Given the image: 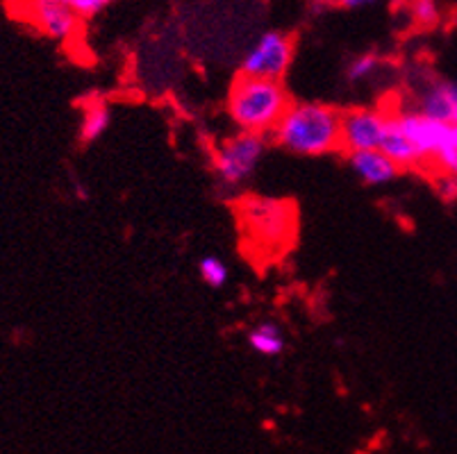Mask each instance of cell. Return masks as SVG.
Returning <instances> with one entry per match:
<instances>
[{
  "mask_svg": "<svg viewBox=\"0 0 457 454\" xmlns=\"http://www.w3.org/2000/svg\"><path fill=\"white\" fill-rule=\"evenodd\" d=\"M271 136L296 157H326L342 150V114L323 103H292Z\"/></svg>",
  "mask_w": 457,
  "mask_h": 454,
  "instance_id": "cell-1",
  "label": "cell"
},
{
  "mask_svg": "<svg viewBox=\"0 0 457 454\" xmlns=\"http://www.w3.org/2000/svg\"><path fill=\"white\" fill-rule=\"evenodd\" d=\"M292 105V95L282 82L257 80L239 75L228 94V114L237 130L267 136Z\"/></svg>",
  "mask_w": 457,
  "mask_h": 454,
  "instance_id": "cell-2",
  "label": "cell"
},
{
  "mask_svg": "<svg viewBox=\"0 0 457 454\" xmlns=\"http://www.w3.org/2000/svg\"><path fill=\"white\" fill-rule=\"evenodd\" d=\"M237 214L251 245H257L264 252H282L296 235V207L289 200L246 195L237 207Z\"/></svg>",
  "mask_w": 457,
  "mask_h": 454,
  "instance_id": "cell-3",
  "label": "cell"
},
{
  "mask_svg": "<svg viewBox=\"0 0 457 454\" xmlns=\"http://www.w3.org/2000/svg\"><path fill=\"white\" fill-rule=\"evenodd\" d=\"M264 155H267L264 136L237 130L235 135L216 145L212 153V173L223 189L235 191L246 185L257 173Z\"/></svg>",
  "mask_w": 457,
  "mask_h": 454,
  "instance_id": "cell-4",
  "label": "cell"
},
{
  "mask_svg": "<svg viewBox=\"0 0 457 454\" xmlns=\"http://www.w3.org/2000/svg\"><path fill=\"white\" fill-rule=\"evenodd\" d=\"M294 41L280 30H269L257 37L239 62V75L257 80L282 82L294 64Z\"/></svg>",
  "mask_w": 457,
  "mask_h": 454,
  "instance_id": "cell-5",
  "label": "cell"
},
{
  "mask_svg": "<svg viewBox=\"0 0 457 454\" xmlns=\"http://www.w3.org/2000/svg\"><path fill=\"white\" fill-rule=\"evenodd\" d=\"M389 114H392L394 123L398 125V130L405 135V139L417 150L419 161L421 164H435L444 144H446L448 135H451V125L430 119L423 111H419L417 107L414 110L410 107V110L389 111Z\"/></svg>",
  "mask_w": 457,
  "mask_h": 454,
  "instance_id": "cell-6",
  "label": "cell"
},
{
  "mask_svg": "<svg viewBox=\"0 0 457 454\" xmlns=\"http://www.w3.org/2000/svg\"><path fill=\"white\" fill-rule=\"evenodd\" d=\"M19 5L26 7L28 23L48 39L69 44L80 32V16L66 0H21Z\"/></svg>",
  "mask_w": 457,
  "mask_h": 454,
  "instance_id": "cell-7",
  "label": "cell"
},
{
  "mask_svg": "<svg viewBox=\"0 0 457 454\" xmlns=\"http://www.w3.org/2000/svg\"><path fill=\"white\" fill-rule=\"evenodd\" d=\"M389 111L360 107V110L342 114V150L360 153V150H378L382 136L387 132Z\"/></svg>",
  "mask_w": 457,
  "mask_h": 454,
  "instance_id": "cell-8",
  "label": "cell"
},
{
  "mask_svg": "<svg viewBox=\"0 0 457 454\" xmlns=\"http://www.w3.org/2000/svg\"><path fill=\"white\" fill-rule=\"evenodd\" d=\"M351 170L360 182L367 186L392 185L401 175V169L380 150H360V153H346Z\"/></svg>",
  "mask_w": 457,
  "mask_h": 454,
  "instance_id": "cell-9",
  "label": "cell"
},
{
  "mask_svg": "<svg viewBox=\"0 0 457 454\" xmlns=\"http://www.w3.org/2000/svg\"><path fill=\"white\" fill-rule=\"evenodd\" d=\"M419 111L442 123L457 128V82H432L419 98Z\"/></svg>",
  "mask_w": 457,
  "mask_h": 454,
  "instance_id": "cell-10",
  "label": "cell"
},
{
  "mask_svg": "<svg viewBox=\"0 0 457 454\" xmlns=\"http://www.w3.org/2000/svg\"><path fill=\"white\" fill-rule=\"evenodd\" d=\"M246 341L255 355L269 357V359L280 357L287 348L285 332H282L280 325L273 323V320H262V323L253 325L251 330H248Z\"/></svg>",
  "mask_w": 457,
  "mask_h": 454,
  "instance_id": "cell-11",
  "label": "cell"
},
{
  "mask_svg": "<svg viewBox=\"0 0 457 454\" xmlns=\"http://www.w3.org/2000/svg\"><path fill=\"white\" fill-rule=\"evenodd\" d=\"M378 150H380V153H385V155H387L389 160H392L401 170L414 169V166L421 164V161H419L417 150H414L412 144L405 139V135L398 130V125L394 123L392 114H389L387 132H385V136H382V144Z\"/></svg>",
  "mask_w": 457,
  "mask_h": 454,
  "instance_id": "cell-12",
  "label": "cell"
},
{
  "mask_svg": "<svg viewBox=\"0 0 457 454\" xmlns=\"http://www.w3.org/2000/svg\"><path fill=\"white\" fill-rule=\"evenodd\" d=\"M112 125V111L110 107L103 103V100H94L89 105L85 107L82 111V120H80V141L85 145L96 144V141H101L103 136L107 135Z\"/></svg>",
  "mask_w": 457,
  "mask_h": 454,
  "instance_id": "cell-13",
  "label": "cell"
},
{
  "mask_svg": "<svg viewBox=\"0 0 457 454\" xmlns=\"http://www.w3.org/2000/svg\"><path fill=\"white\" fill-rule=\"evenodd\" d=\"M198 275L201 280L205 282L212 289H223L230 280V268H228L226 261L216 255H205L198 261Z\"/></svg>",
  "mask_w": 457,
  "mask_h": 454,
  "instance_id": "cell-14",
  "label": "cell"
},
{
  "mask_svg": "<svg viewBox=\"0 0 457 454\" xmlns=\"http://www.w3.org/2000/svg\"><path fill=\"white\" fill-rule=\"evenodd\" d=\"M380 69V57L376 53H364V55H357L351 64L346 66V80L351 85H362V82L371 80L373 75Z\"/></svg>",
  "mask_w": 457,
  "mask_h": 454,
  "instance_id": "cell-15",
  "label": "cell"
},
{
  "mask_svg": "<svg viewBox=\"0 0 457 454\" xmlns=\"http://www.w3.org/2000/svg\"><path fill=\"white\" fill-rule=\"evenodd\" d=\"M435 166H437L442 173H451L457 177V128H451V135H448L442 153H439L437 160H435Z\"/></svg>",
  "mask_w": 457,
  "mask_h": 454,
  "instance_id": "cell-16",
  "label": "cell"
},
{
  "mask_svg": "<svg viewBox=\"0 0 457 454\" xmlns=\"http://www.w3.org/2000/svg\"><path fill=\"white\" fill-rule=\"evenodd\" d=\"M66 3L71 5V10L80 16V21H89L101 16L114 0H66Z\"/></svg>",
  "mask_w": 457,
  "mask_h": 454,
  "instance_id": "cell-17",
  "label": "cell"
},
{
  "mask_svg": "<svg viewBox=\"0 0 457 454\" xmlns=\"http://www.w3.org/2000/svg\"><path fill=\"white\" fill-rule=\"evenodd\" d=\"M412 16L419 25H435L439 19L437 0H412Z\"/></svg>",
  "mask_w": 457,
  "mask_h": 454,
  "instance_id": "cell-18",
  "label": "cell"
},
{
  "mask_svg": "<svg viewBox=\"0 0 457 454\" xmlns=\"http://www.w3.org/2000/svg\"><path fill=\"white\" fill-rule=\"evenodd\" d=\"M437 194L439 198L448 200V202H453V200H457V177L451 173H442L437 177Z\"/></svg>",
  "mask_w": 457,
  "mask_h": 454,
  "instance_id": "cell-19",
  "label": "cell"
},
{
  "mask_svg": "<svg viewBox=\"0 0 457 454\" xmlns=\"http://www.w3.org/2000/svg\"><path fill=\"white\" fill-rule=\"evenodd\" d=\"M337 5L344 7V10H360V7H367L378 3V0H335Z\"/></svg>",
  "mask_w": 457,
  "mask_h": 454,
  "instance_id": "cell-20",
  "label": "cell"
},
{
  "mask_svg": "<svg viewBox=\"0 0 457 454\" xmlns=\"http://www.w3.org/2000/svg\"><path fill=\"white\" fill-rule=\"evenodd\" d=\"M76 191H78V198L80 200H87L89 198V189H87V186H82V185H76Z\"/></svg>",
  "mask_w": 457,
  "mask_h": 454,
  "instance_id": "cell-21",
  "label": "cell"
},
{
  "mask_svg": "<svg viewBox=\"0 0 457 454\" xmlns=\"http://www.w3.org/2000/svg\"><path fill=\"white\" fill-rule=\"evenodd\" d=\"M16 3H21V0H16Z\"/></svg>",
  "mask_w": 457,
  "mask_h": 454,
  "instance_id": "cell-22",
  "label": "cell"
}]
</instances>
